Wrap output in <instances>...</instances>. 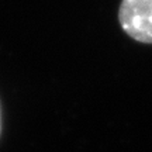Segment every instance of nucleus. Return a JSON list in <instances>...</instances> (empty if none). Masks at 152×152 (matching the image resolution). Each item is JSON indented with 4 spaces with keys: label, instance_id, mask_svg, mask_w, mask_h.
Here are the masks:
<instances>
[{
    "label": "nucleus",
    "instance_id": "f03ea898",
    "mask_svg": "<svg viewBox=\"0 0 152 152\" xmlns=\"http://www.w3.org/2000/svg\"><path fill=\"white\" fill-rule=\"evenodd\" d=\"M0 132H1V111H0Z\"/></svg>",
    "mask_w": 152,
    "mask_h": 152
},
{
    "label": "nucleus",
    "instance_id": "f257e3e1",
    "mask_svg": "<svg viewBox=\"0 0 152 152\" xmlns=\"http://www.w3.org/2000/svg\"><path fill=\"white\" fill-rule=\"evenodd\" d=\"M118 21L134 41L152 44V0H121Z\"/></svg>",
    "mask_w": 152,
    "mask_h": 152
}]
</instances>
